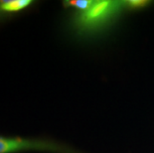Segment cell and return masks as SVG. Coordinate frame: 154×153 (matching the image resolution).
I'll list each match as a JSON object with an SVG mask.
<instances>
[{
    "mask_svg": "<svg viewBox=\"0 0 154 153\" xmlns=\"http://www.w3.org/2000/svg\"><path fill=\"white\" fill-rule=\"evenodd\" d=\"M124 7L123 1H93L85 11H76L75 29L81 34H94L106 29Z\"/></svg>",
    "mask_w": 154,
    "mask_h": 153,
    "instance_id": "6da1fadb",
    "label": "cell"
},
{
    "mask_svg": "<svg viewBox=\"0 0 154 153\" xmlns=\"http://www.w3.org/2000/svg\"><path fill=\"white\" fill-rule=\"evenodd\" d=\"M149 1H145V0H129V1H123L124 7H127L129 9H133V10H137V9H141L146 7L149 5Z\"/></svg>",
    "mask_w": 154,
    "mask_h": 153,
    "instance_id": "5b68a950",
    "label": "cell"
},
{
    "mask_svg": "<svg viewBox=\"0 0 154 153\" xmlns=\"http://www.w3.org/2000/svg\"><path fill=\"white\" fill-rule=\"evenodd\" d=\"M33 1L31 0H3L0 1V14L1 13H17L29 7Z\"/></svg>",
    "mask_w": 154,
    "mask_h": 153,
    "instance_id": "3957f363",
    "label": "cell"
},
{
    "mask_svg": "<svg viewBox=\"0 0 154 153\" xmlns=\"http://www.w3.org/2000/svg\"><path fill=\"white\" fill-rule=\"evenodd\" d=\"M29 150L49 151L55 153H81L68 146L50 140L0 137V153H15Z\"/></svg>",
    "mask_w": 154,
    "mask_h": 153,
    "instance_id": "7a4b0ae2",
    "label": "cell"
},
{
    "mask_svg": "<svg viewBox=\"0 0 154 153\" xmlns=\"http://www.w3.org/2000/svg\"><path fill=\"white\" fill-rule=\"evenodd\" d=\"M93 1L90 0H72V1H65L64 4L66 7H73L76 11H85L91 5Z\"/></svg>",
    "mask_w": 154,
    "mask_h": 153,
    "instance_id": "277c9868",
    "label": "cell"
}]
</instances>
